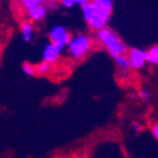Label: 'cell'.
I'll return each mask as SVG.
<instances>
[{"label": "cell", "instance_id": "6da1fadb", "mask_svg": "<svg viewBox=\"0 0 158 158\" xmlns=\"http://www.w3.org/2000/svg\"><path fill=\"white\" fill-rule=\"evenodd\" d=\"M113 10L112 0H91L82 6L85 21L92 29L98 30L106 28Z\"/></svg>", "mask_w": 158, "mask_h": 158}, {"label": "cell", "instance_id": "7a4b0ae2", "mask_svg": "<svg viewBox=\"0 0 158 158\" xmlns=\"http://www.w3.org/2000/svg\"><path fill=\"white\" fill-rule=\"evenodd\" d=\"M98 39L102 45L105 48L111 56H117V54H125L126 52V47L119 37L112 29L104 28L98 31Z\"/></svg>", "mask_w": 158, "mask_h": 158}, {"label": "cell", "instance_id": "3957f363", "mask_svg": "<svg viewBox=\"0 0 158 158\" xmlns=\"http://www.w3.org/2000/svg\"><path fill=\"white\" fill-rule=\"evenodd\" d=\"M66 47L71 56L74 59H81L91 50L92 40L85 34H79L77 37L71 38Z\"/></svg>", "mask_w": 158, "mask_h": 158}, {"label": "cell", "instance_id": "277c9868", "mask_svg": "<svg viewBox=\"0 0 158 158\" xmlns=\"http://www.w3.org/2000/svg\"><path fill=\"white\" fill-rule=\"evenodd\" d=\"M49 37H50L51 43L56 45L62 50L68 45L69 41L71 39V35H70L69 31L62 26L53 27L52 29L50 30V32H49Z\"/></svg>", "mask_w": 158, "mask_h": 158}, {"label": "cell", "instance_id": "5b68a950", "mask_svg": "<svg viewBox=\"0 0 158 158\" xmlns=\"http://www.w3.org/2000/svg\"><path fill=\"white\" fill-rule=\"evenodd\" d=\"M127 58H128L132 68H134L135 70H139V69L144 68L146 63V51L133 48L129 51V56Z\"/></svg>", "mask_w": 158, "mask_h": 158}, {"label": "cell", "instance_id": "8992f818", "mask_svg": "<svg viewBox=\"0 0 158 158\" xmlns=\"http://www.w3.org/2000/svg\"><path fill=\"white\" fill-rule=\"evenodd\" d=\"M61 53H62V49L52 44V43H49L43 49V52H42L43 62H47L49 64L56 63V61L59 60V58H60Z\"/></svg>", "mask_w": 158, "mask_h": 158}, {"label": "cell", "instance_id": "52a82bcc", "mask_svg": "<svg viewBox=\"0 0 158 158\" xmlns=\"http://www.w3.org/2000/svg\"><path fill=\"white\" fill-rule=\"evenodd\" d=\"M28 11V16L31 20L33 21H39V20H42L43 18L47 15V8H45L44 5H39L35 6L33 8L29 9Z\"/></svg>", "mask_w": 158, "mask_h": 158}, {"label": "cell", "instance_id": "ba28073f", "mask_svg": "<svg viewBox=\"0 0 158 158\" xmlns=\"http://www.w3.org/2000/svg\"><path fill=\"white\" fill-rule=\"evenodd\" d=\"M21 34L22 39L26 42H30L33 37V27H32L31 22L26 21L21 24Z\"/></svg>", "mask_w": 158, "mask_h": 158}, {"label": "cell", "instance_id": "9c48e42d", "mask_svg": "<svg viewBox=\"0 0 158 158\" xmlns=\"http://www.w3.org/2000/svg\"><path fill=\"white\" fill-rule=\"evenodd\" d=\"M114 61H115L116 65L118 66L121 70H128L131 68V63H129V60L125 54H117V56H113Z\"/></svg>", "mask_w": 158, "mask_h": 158}, {"label": "cell", "instance_id": "30bf717a", "mask_svg": "<svg viewBox=\"0 0 158 158\" xmlns=\"http://www.w3.org/2000/svg\"><path fill=\"white\" fill-rule=\"evenodd\" d=\"M146 62L150 64L158 63V47L154 45L148 51H146Z\"/></svg>", "mask_w": 158, "mask_h": 158}, {"label": "cell", "instance_id": "8fae6325", "mask_svg": "<svg viewBox=\"0 0 158 158\" xmlns=\"http://www.w3.org/2000/svg\"><path fill=\"white\" fill-rule=\"evenodd\" d=\"M34 70H35V74L47 75L51 71V64L47 63V62H41V63H39L38 65L34 66Z\"/></svg>", "mask_w": 158, "mask_h": 158}, {"label": "cell", "instance_id": "7c38bea8", "mask_svg": "<svg viewBox=\"0 0 158 158\" xmlns=\"http://www.w3.org/2000/svg\"><path fill=\"white\" fill-rule=\"evenodd\" d=\"M44 1L45 0H20V2L22 3V6H23L27 10L33 8V7H35V6L43 5Z\"/></svg>", "mask_w": 158, "mask_h": 158}, {"label": "cell", "instance_id": "4fadbf2b", "mask_svg": "<svg viewBox=\"0 0 158 158\" xmlns=\"http://www.w3.org/2000/svg\"><path fill=\"white\" fill-rule=\"evenodd\" d=\"M22 71H23L24 74L29 75V77H33V75H35V70H34V66L32 65V64L24 63L23 65H22Z\"/></svg>", "mask_w": 158, "mask_h": 158}, {"label": "cell", "instance_id": "5bb4252c", "mask_svg": "<svg viewBox=\"0 0 158 158\" xmlns=\"http://www.w3.org/2000/svg\"><path fill=\"white\" fill-rule=\"evenodd\" d=\"M138 98H139L142 101H144V102H146V101L149 100L150 93L148 92L147 90H142V91H139V93H138Z\"/></svg>", "mask_w": 158, "mask_h": 158}, {"label": "cell", "instance_id": "9a60e30c", "mask_svg": "<svg viewBox=\"0 0 158 158\" xmlns=\"http://www.w3.org/2000/svg\"><path fill=\"white\" fill-rule=\"evenodd\" d=\"M60 2L65 8H72L75 5V0H60Z\"/></svg>", "mask_w": 158, "mask_h": 158}, {"label": "cell", "instance_id": "2e32d148", "mask_svg": "<svg viewBox=\"0 0 158 158\" xmlns=\"http://www.w3.org/2000/svg\"><path fill=\"white\" fill-rule=\"evenodd\" d=\"M152 134H153L155 139H158V125L157 124L154 125L153 128H152Z\"/></svg>", "mask_w": 158, "mask_h": 158}, {"label": "cell", "instance_id": "e0dca14e", "mask_svg": "<svg viewBox=\"0 0 158 158\" xmlns=\"http://www.w3.org/2000/svg\"><path fill=\"white\" fill-rule=\"evenodd\" d=\"M87 1H90V0H75V5L83 6V5H85Z\"/></svg>", "mask_w": 158, "mask_h": 158}, {"label": "cell", "instance_id": "ac0fdd59", "mask_svg": "<svg viewBox=\"0 0 158 158\" xmlns=\"http://www.w3.org/2000/svg\"><path fill=\"white\" fill-rule=\"evenodd\" d=\"M134 128H135V131H137V132H140V131L143 129V127H142V125H139L138 123H135Z\"/></svg>", "mask_w": 158, "mask_h": 158}, {"label": "cell", "instance_id": "d6986e66", "mask_svg": "<svg viewBox=\"0 0 158 158\" xmlns=\"http://www.w3.org/2000/svg\"><path fill=\"white\" fill-rule=\"evenodd\" d=\"M47 1H48L49 3H56V1H59V0H47Z\"/></svg>", "mask_w": 158, "mask_h": 158}]
</instances>
